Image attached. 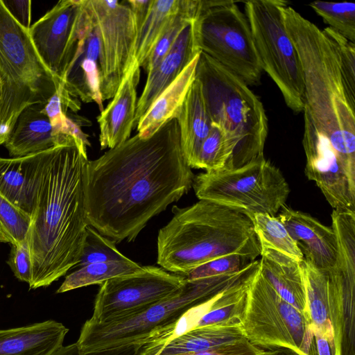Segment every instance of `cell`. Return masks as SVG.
<instances>
[{"instance_id":"obj_21","label":"cell","mask_w":355,"mask_h":355,"mask_svg":"<svg viewBox=\"0 0 355 355\" xmlns=\"http://www.w3.org/2000/svg\"><path fill=\"white\" fill-rule=\"evenodd\" d=\"M175 119L179 125L185 160L191 168H196L200 149L211 130V120L201 84L196 77Z\"/></svg>"},{"instance_id":"obj_32","label":"cell","mask_w":355,"mask_h":355,"mask_svg":"<svg viewBox=\"0 0 355 355\" xmlns=\"http://www.w3.org/2000/svg\"><path fill=\"white\" fill-rule=\"evenodd\" d=\"M115 246V243L88 226L79 262L75 267L90 263L128 259Z\"/></svg>"},{"instance_id":"obj_7","label":"cell","mask_w":355,"mask_h":355,"mask_svg":"<svg viewBox=\"0 0 355 355\" xmlns=\"http://www.w3.org/2000/svg\"><path fill=\"white\" fill-rule=\"evenodd\" d=\"M199 200L246 213L275 216L286 205L290 187L281 171L264 157L236 168L205 171L192 185Z\"/></svg>"},{"instance_id":"obj_10","label":"cell","mask_w":355,"mask_h":355,"mask_svg":"<svg viewBox=\"0 0 355 355\" xmlns=\"http://www.w3.org/2000/svg\"><path fill=\"white\" fill-rule=\"evenodd\" d=\"M197 22L201 52L247 85L260 84L263 69L250 25L235 1L202 0Z\"/></svg>"},{"instance_id":"obj_20","label":"cell","mask_w":355,"mask_h":355,"mask_svg":"<svg viewBox=\"0 0 355 355\" xmlns=\"http://www.w3.org/2000/svg\"><path fill=\"white\" fill-rule=\"evenodd\" d=\"M68 331L53 320L0 329V355H51L62 345Z\"/></svg>"},{"instance_id":"obj_6","label":"cell","mask_w":355,"mask_h":355,"mask_svg":"<svg viewBox=\"0 0 355 355\" xmlns=\"http://www.w3.org/2000/svg\"><path fill=\"white\" fill-rule=\"evenodd\" d=\"M0 146L22 110L46 103L60 82L44 65L29 36L0 0Z\"/></svg>"},{"instance_id":"obj_30","label":"cell","mask_w":355,"mask_h":355,"mask_svg":"<svg viewBox=\"0 0 355 355\" xmlns=\"http://www.w3.org/2000/svg\"><path fill=\"white\" fill-rule=\"evenodd\" d=\"M310 7L320 16L329 27L352 43L355 42V4L351 2L316 1Z\"/></svg>"},{"instance_id":"obj_4","label":"cell","mask_w":355,"mask_h":355,"mask_svg":"<svg viewBox=\"0 0 355 355\" xmlns=\"http://www.w3.org/2000/svg\"><path fill=\"white\" fill-rule=\"evenodd\" d=\"M195 77L200 81L211 123L233 146L225 168H236L264 157L268 118L260 99L240 78L203 52Z\"/></svg>"},{"instance_id":"obj_1","label":"cell","mask_w":355,"mask_h":355,"mask_svg":"<svg viewBox=\"0 0 355 355\" xmlns=\"http://www.w3.org/2000/svg\"><path fill=\"white\" fill-rule=\"evenodd\" d=\"M193 178L176 119L147 139L137 134L89 160V225L114 243L132 241L150 219L190 190Z\"/></svg>"},{"instance_id":"obj_27","label":"cell","mask_w":355,"mask_h":355,"mask_svg":"<svg viewBox=\"0 0 355 355\" xmlns=\"http://www.w3.org/2000/svg\"><path fill=\"white\" fill-rule=\"evenodd\" d=\"M254 274L223 291L196 327L218 324H242L247 291Z\"/></svg>"},{"instance_id":"obj_12","label":"cell","mask_w":355,"mask_h":355,"mask_svg":"<svg viewBox=\"0 0 355 355\" xmlns=\"http://www.w3.org/2000/svg\"><path fill=\"white\" fill-rule=\"evenodd\" d=\"M185 281L184 275L154 266L108 279L101 284L90 319L107 322L140 312L175 294Z\"/></svg>"},{"instance_id":"obj_40","label":"cell","mask_w":355,"mask_h":355,"mask_svg":"<svg viewBox=\"0 0 355 355\" xmlns=\"http://www.w3.org/2000/svg\"><path fill=\"white\" fill-rule=\"evenodd\" d=\"M153 0H128V2L135 17L137 32L146 21Z\"/></svg>"},{"instance_id":"obj_13","label":"cell","mask_w":355,"mask_h":355,"mask_svg":"<svg viewBox=\"0 0 355 355\" xmlns=\"http://www.w3.org/2000/svg\"><path fill=\"white\" fill-rule=\"evenodd\" d=\"M83 7V0L59 1L28 29L40 59L60 82L78 38Z\"/></svg>"},{"instance_id":"obj_11","label":"cell","mask_w":355,"mask_h":355,"mask_svg":"<svg viewBox=\"0 0 355 355\" xmlns=\"http://www.w3.org/2000/svg\"><path fill=\"white\" fill-rule=\"evenodd\" d=\"M101 44V93L112 98L133 63L137 28L128 1L84 0Z\"/></svg>"},{"instance_id":"obj_33","label":"cell","mask_w":355,"mask_h":355,"mask_svg":"<svg viewBox=\"0 0 355 355\" xmlns=\"http://www.w3.org/2000/svg\"><path fill=\"white\" fill-rule=\"evenodd\" d=\"M334 46L347 95L355 104V44L330 27L322 30Z\"/></svg>"},{"instance_id":"obj_18","label":"cell","mask_w":355,"mask_h":355,"mask_svg":"<svg viewBox=\"0 0 355 355\" xmlns=\"http://www.w3.org/2000/svg\"><path fill=\"white\" fill-rule=\"evenodd\" d=\"M46 151L23 157H0V193L31 216Z\"/></svg>"},{"instance_id":"obj_5","label":"cell","mask_w":355,"mask_h":355,"mask_svg":"<svg viewBox=\"0 0 355 355\" xmlns=\"http://www.w3.org/2000/svg\"><path fill=\"white\" fill-rule=\"evenodd\" d=\"M246 266L239 271L195 280L186 279L175 294L140 312L116 320L97 322L87 320L76 343L81 354L142 346L157 331L171 325L191 308L200 304L250 274ZM186 278V277H185Z\"/></svg>"},{"instance_id":"obj_39","label":"cell","mask_w":355,"mask_h":355,"mask_svg":"<svg viewBox=\"0 0 355 355\" xmlns=\"http://www.w3.org/2000/svg\"><path fill=\"white\" fill-rule=\"evenodd\" d=\"M140 347V345H129L114 349L81 354L75 343L66 346L62 345L51 355H138Z\"/></svg>"},{"instance_id":"obj_15","label":"cell","mask_w":355,"mask_h":355,"mask_svg":"<svg viewBox=\"0 0 355 355\" xmlns=\"http://www.w3.org/2000/svg\"><path fill=\"white\" fill-rule=\"evenodd\" d=\"M277 217L297 243L303 259L321 271L332 272L338 255L337 240L332 227L286 205L281 208Z\"/></svg>"},{"instance_id":"obj_9","label":"cell","mask_w":355,"mask_h":355,"mask_svg":"<svg viewBox=\"0 0 355 355\" xmlns=\"http://www.w3.org/2000/svg\"><path fill=\"white\" fill-rule=\"evenodd\" d=\"M241 323L247 340L257 347L318 355L305 315L285 301L259 268L249 283Z\"/></svg>"},{"instance_id":"obj_45","label":"cell","mask_w":355,"mask_h":355,"mask_svg":"<svg viewBox=\"0 0 355 355\" xmlns=\"http://www.w3.org/2000/svg\"><path fill=\"white\" fill-rule=\"evenodd\" d=\"M1 83H0V94H1Z\"/></svg>"},{"instance_id":"obj_23","label":"cell","mask_w":355,"mask_h":355,"mask_svg":"<svg viewBox=\"0 0 355 355\" xmlns=\"http://www.w3.org/2000/svg\"><path fill=\"white\" fill-rule=\"evenodd\" d=\"M247 339L242 324H218L194 327L169 341L141 347L138 355H175L209 350Z\"/></svg>"},{"instance_id":"obj_24","label":"cell","mask_w":355,"mask_h":355,"mask_svg":"<svg viewBox=\"0 0 355 355\" xmlns=\"http://www.w3.org/2000/svg\"><path fill=\"white\" fill-rule=\"evenodd\" d=\"M197 55L153 101L137 125L142 139L153 135L162 125L175 118L195 79Z\"/></svg>"},{"instance_id":"obj_34","label":"cell","mask_w":355,"mask_h":355,"mask_svg":"<svg viewBox=\"0 0 355 355\" xmlns=\"http://www.w3.org/2000/svg\"><path fill=\"white\" fill-rule=\"evenodd\" d=\"M0 223L15 245L28 241L31 216L0 193Z\"/></svg>"},{"instance_id":"obj_3","label":"cell","mask_w":355,"mask_h":355,"mask_svg":"<svg viewBox=\"0 0 355 355\" xmlns=\"http://www.w3.org/2000/svg\"><path fill=\"white\" fill-rule=\"evenodd\" d=\"M171 220L157 235V263L185 275L213 259L239 254L254 261L261 248L246 213L206 200L174 206Z\"/></svg>"},{"instance_id":"obj_17","label":"cell","mask_w":355,"mask_h":355,"mask_svg":"<svg viewBox=\"0 0 355 355\" xmlns=\"http://www.w3.org/2000/svg\"><path fill=\"white\" fill-rule=\"evenodd\" d=\"M139 79L140 67L133 62L112 100L97 117L101 149L113 148L130 138L135 128Z\"/></svg>"},{"instance_id":"obj_26","label":"cell","mask_w":355,"mask_h":355,"mask_svg":"<svg viewBox=\"0 0 355 355\" xmlns=\"http://www.w3.org/2000/svg\"><path fill=\"white\" fill-rule=\"evenodd\" d=\"M142 269L143 266L130 259L90 263L68 275L56 293H62L93 284L101 285L108 279L135 273Z\"/></svg>"},{"instance_id":"obj_25","label":"cell","mask_w":355,"mask_h":355,"mask_svg":"<svg viewBox=\"0 0 355 355\" xmlns=\"http://www.w3.org/2000/svg\"><path fill=\"white\" fill-rule=\"evenodd\" d=\"M182 0H153L149 14L137 31L133 61L142 67L171 20L178 12Z\"/></svg>"},{"instance_id":"obj_37","label":"cell","mask_w":355,"mask_h":355,"mask_svg":"<svg viewBox=\"0 0 355 355\" xmlns=\"http://www.w3.org/2000/svg\"><path fill=\"white\" fill-rule=\"evenodd\" d=\"M264 351L245 339L209 350L175 355H259Z\"/></svg>"},{"instance_id":"obj_29","label":"cell","mask_w":355,"mask_h":355,"mask_svg":"<svg viewBox=\"0 0 355 355\" xmlns=\"http://www.w3.org/2000/svg\"><path fill=\"white\" fill-rule=\"evenodd\" d=\"M201 7L202 0H182L178 12L171 20L142 65L147 74L164 58L184 28L199 16Z\"/></svg>"},{"instance_id":"obj_42","label":"cell","mask_w":355,"mask_h":355,"mask_svg":"<svg viewBox=\"0 0 355 355\" xmlns=\"http://www.w3.org/2000/svg\"><path fill=\"white\" fill-rule=\"evenodd\" d=\"M0 243H9L10 244H15V241L8 234L6 230L0 223Z\"/></svg>"},{"instance_id":"obj_14","label":"cell","mask_w":355,"mask_h":355,"mask_svg":"<svg viewBox=\"0 0 355 355\" xmlns=\"http://www.w3.org/2000/svg\"><path fill=\"white\" fill-rule=\"evenodd\" d=\"M78 35L60 83L72 96L104 109L101 93V44L96 26L84 4Z\"/></svg>"},{"instance_id":"obj_19","label":"cell","mask_w":355,"mask_h":355,"mask_svg":"<svg viewBox=\"0 0 355 355\" xmlns=\"http://www.w3.org/2000/svg\"><path fill=\"white\" fill-rule=\"evenodd\" d=\"M46 103L29 105L18 116L3 144L11 158L37 154L62 144L53 135L51 121L44 110Z\"/></svg>"},{"instance_id":"obj_43","label":"cell","mask_w":355,"mask_h":355,"mask_svg":"<svg viewBox=\"0 0 355 355\" xmlns=\"http://www.w3.org/2000/svg\"><path fill=\"white\" fill-rule=\"evenodd\" d=\"M272 355H300L293 350L287 348H275L273 349Z\"/></svg>"},{"instance_id":"obj_31","label":"cell","mask_w":355,"mask_h":355,"mask_svg":"<svg viewBox=\"0 0 355 355\" xmlns=\"http://www.w3.org/2000/svg\"><path fill=\"white\" fill-rule=\"evenodd\" d=\"M232 153L233 146L224 131L211 123V130L200 147L196 168L205 171L221 169Z\"/></svg>"},{"instance_id":"obj_36","label":"cell","mask_w":355,"mask_h":355,"mask_svg":"<svg viewBox=\"0 0 355 355\" xmlns=\"http://www.w3.org/2000/svg\"><path fill=\"white\" fill-rule=\"evenodd\" d=\"M10 245L7 263L17 279L30 285L33 277V264L28 241L20 245Z\"/></svg>"},{"instance_id":"obj_35","label":"cell","mask_w":355,"mask_h":355,"mask_svg":"<svg viewBox=\"0 0 355 355\" xmlns=\"http://www.w3.org/2000/svg\"><path fill=\"white\" fill-rule=\"evenodd\" d=\"M252 261L245 256L232 254L200 265L184 276L188 280H195L232 273L241 270Z\"/></svg>"},{"instance_id":"obj_41","label":"cell","mask_w":355,"mask_h":355,"mask_svg":"<svg viewBox=\"0 0 355 355\" xmlns=\"http://www.w3.org/2000/svg\"><path fill=\"white\" fill-rule=\"evenodd\" d=\"M318 355H331L327 340L319 334H314Z\"/></svg>"},{"instance_id":"obj_38","label":"cell","mask_w":355,"mask_h":355,"mask_svg":"<svg viewBox=\"0 0 355 355\" xmlns=\"http://www.w3.org/2000/svg\"><path fill=\"white\" fill-rule=\"evenodd\" d=\"M12 17L23 27L28 30L31 21V1L1 0Z\"/></svg>"},{"instance_id":"obj_2","label":"cell","mask_w":355,"mask_h":355,"mask_svg":"<svg viewBox=\"0 0 355 355\" xmlns=\"http://www.w3.org/2000/svg\"><path fill=\"white\" fill-rule=\"evenodd\" d=\"M87 148L74 138L46 151L28 243L31 289L47 287L79 262L89 226Z\"/></svg>"},{"instance_id":"obj_8","label":"cell","mask_w":355,"mask_h":355,"mask_svg":"<svg viewBox=\"0 0 355 355\" xmlns=\"http://www.w3.org/2000/svg\"><path fill=\"white\" fill-rule=\"evenodd\" d=\"M287 6L279 0H250L244 8L263 71L278 87L286 105L299 113L304 108V76L285 25L283 11Z\"/></svg>"},{"instance_id":"obj_44","label":"cell","mask_w":355,"mask_h":355,"mask_svg":"<svg viewBox=\"0 0 355 355\" xmlns=\"http://www.w3.org/2000/svg\"><path fill=\"white\" fill-rule=\"evenodd\" d=\"M273 352V349H270V350H265L263 353L259 354V355H272Z\"/></svg>"},{"instance_id":"obj_28","label":"cell","mask_w":355,"mask_h":355,"mask_svg":"<svg viewBox=\"0 0 355 355\" xmlns=\"http://www.w3.org/2000/svg\"><path fill=\"white\" fill-rule=\"evenodd\" d=\"M250 218L261 249H273L300 261L303 259L301 250L278 217L255 214Z\"/></svg>"},{"instance_id":"obj_22","label":"cell","mask_w":355,"mask_h":355,"mask_svg":"<svg viewBox=\"0 0 355 355\" xmlns=\"http://www.w3.org/2000/svg\"><path fill=\"white\" fill-rule=\"evenodd\" d=\"M259 270L288 303L304 314L306 291L300 261L273 249H261ZM305 315V314H304Z\"/></svg>"},{"instance_id":"obj_16","label":"cell","mask_w":355,"mask_h":355,"mask_svg":"<svg viewBox=\"0 0 355 355\" xmlns=\"http://www.w3.org/2000/svg\"><path fill=\"white\" fill-rule=\"evenodd\" d=\"M197 18L184 28L164 58L148 73L143 92L137 101L135 127L156 98L201 52Z\"/></svg>"}]
</instances>
